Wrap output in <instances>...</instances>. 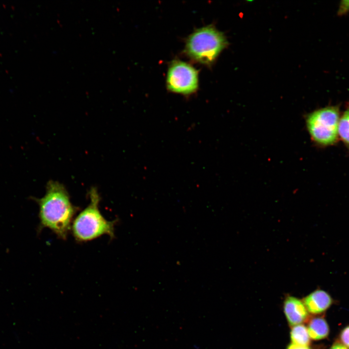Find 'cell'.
I'll return each instance as SVG.
<instances>
[{
	"label": "cell",
	"instance_id": "obj_1",
	"mask_svg": "<svg viewBox=\"0 0 349 349\" xmlns=\"http://www.w3.org/2000/svg\"><path fill=\"white\" fill-rule=\"evenodd\" d=\"M32 199L39 206L38 230L49 229L59 238L65 239L78 208L72 204L64 186L59 182L49 181L44 196Z\"/></svg>",
	"mask_w": 349,
	"mask_h": 349
},
{
	"label": "cell",
	"instance_id": "obj_2",
	"mask_svg": "<svg viewBox=\"0 0 349 349\" xmlns=\"http://www.w3.org/2000/svg\"><path fill=\"white\" fill-rule=\"evenodd\" d=\"M90 203L73 220L72 232L76 240L79 242L92 240L103 235L114 237V226L117 221H109L100 212V197L96 188L89 192Z\"/></svg>",
	"mask_w": 349,
	"mask_h": 349
},
{
	"label": "cell",
	"instance_id": "obj_3",
	"mask_svg": "<svg viewBox=\"0 0 349 349\" xmlns=\"http://www.w3.org/2000/svg\"><path fill=\"white\" fill-rule=\"evenodd\" d=\"M224 35L215 27H204L195 31L188 38L185 52L191 59L205 64H210L226 47Z\"/></svg>",
	"mask_w": 349,
	"mask_h": 349
},
{
	"label": "cell",
	"instance_id": "obj_4",
	"mask_svg": "<svg viewBox=\"0 0 349 349\" xmlns=\"http://www.w3.org/2000/svg\"><path fill=\"white\" fill-rule=\"evenodd\" d=\"M339 109L328 106L310 113L306 118L307 130L317 143L327 146L334 143L338 135Z\"/></svg>",
	"mask_w": 349,
	"mask_h": 349
},
{
	"label": "cell",
	"instance_id": "obj_5",
	"mask_svg": "<svg viewBox=\"0 0 349 349\" xmlns=\"http://www.w3.org/2000/svg\"><path fill=\"white\" fill-rule=\"evenodd\" d=\"M167 86L172 92L184 95L196 91L198 86V71L183 61H173L168 70Z\"/></svg>",
	"mask_w": 349,
	"mask_h": 349
},
{
	"label": "cell",
	"instance_id": "obj_6",
	"mask_svg": "<svg viewBox=\"0 0 349 349\" xmlns=\"http://www.w3.org/2000/svg\"><path fill=\"white\" fill-rule=\"evenodd\" d=\"M283 309L288 323L292 327L308 320L309 313L302 301L287 296L284 301Z\"/></svg>",
	"mask_w": 349,
	"mask_h": 349
},
{
	"label": "cell",
	"instance_id": "obj_7",
	"mask_svg": "<svg viewBox=\"0 0 349 349\" xmlns=\"http://www.w3.org/2000/svg\"><path fill=\"white\" fill-rule=\"evenodd\" d=\"M302 301L308 313L315 315L323 314L333 303V298L327 291L319 289L310 293Z\"/></svg>",
	"mask_w": 349,
	"mask_h": 349
},
{
	"label": "cell",
	"instance_id": "obj_8",
	"mask_svg": "<svg viewBox=\"0 0 349 349\" xmlns=\"http://www.w3.org/2000/svg\"><path fill=\"white\" fill-rule=\"evenodd\" d=\"M307 328L311 339L315 341L324 339L330 333L329 325L322 316H317L309 319Z\"/></svg>",
	"mask_w": 349,
	"mask_h": 349
},
{
	"label": "cell",
	"instance_id": "obj_9",
	"mask_svg": "<svg viewBox=\"0 0 349 349\" xmlns=\"http://www.w3.org/2000/svg\"><path fill=\"white\" fill-rule=\"evenodd\" d=\"M292 343L300 345L309 346L311 338L307 327L301 324L292 327L290 333Z\"/></svg>",
	"mask_w": 349,
	"mask_h": 349
},
{
	"label": "cell",
	"instance_id": "obj_10",
	"mask_svg": "<svg viewBox=\"0 0 349 349\" xmlns=\"http://www.w3.org/2000/svg\"><path fill=\"white\" fill-rule=\"evenodd\" d=\"M338 134L349 148V107L344 111L339 119Z\"/></svg>",
	"mask_w": 349,
	"mask_h": 349
},
{
	"label": "cell",
	"instance_id": "obj_11",
	"mask_svg": "<svg viewBox=\"0 0 349 349\" xmlns=\"http://www.w3.org/2000/svg\"><path fill=\"white\" fill-rule=\"evenodd\" d=\"M338 341L349 349V325L346 326L341 330Z\"/></svg>",
	"mask_w": 349,
	"mask_h": 349
},
{
	"label": "cell",
	"instance_id": "obj_12",
	"mask_svg": "<svg viewBox=\"0 0 349 349\" xmlns=\"http://www.w3.org/2000/svg\"><path fill=\"white\" fill-rule=\"evenodd\" d=\"M349 12V0L341 1L338 10V14L343 15Z\"/></svg>",
	"mask_w": 349,
	"mask_h": 349
},
{
	"label": "cell",
	"instance_id": "obj_13",
	"mask_svg": "<svg viewBox=\"0 0 349 349\" xmlns=\"http://www.w3.org/2000/svg\"><path fill=\"white\" fill-rule=\"evenodd\" d=\"M329 349H349L339 341L334 342Z\"/></svg>",
	"mask_w": 349,
	"mask_h": 349
},
{
	"label": "cell",
	"instance_id": "obj_14",
	"mask_svg": "<svg viewBox=\"0 0 349 349\" xmlns=\"http://www.w3.org/2000/svg\"><path fill=\"white\" fill-rule=\"evenodd\" d=\"M286 349H312L309 346H300L293 343L289 344Z\"/></svg>",
	"mask_w": 349,
	"mask_h": 349
}]
</instances>
